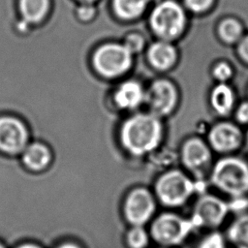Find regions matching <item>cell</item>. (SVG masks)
Instances as JSON below:
<instances>
[{
	"label": "cell",
	"mask_w": 248,
	"mask_h": 248,
	"mask_svg": "<svg viewBox=\"0 0 248 248\" xmlns=\"http://www.w3.org/2000/svg\"><path fill=\"white\" fill-rule=\"evenodd\" d=\"M49 0H18V9L23 18L30 22L41 20L49 9Z\"/></svg>",
	"instance_id": "2e32d148"
},
{
	"label": "cell",
	"mask_w": 248,
	"mask_h": 248,
	"mask_svg": "<svg viewBox=\"0 0 248 248\" xmlns=\"http://www.w3.org/2000/svg\"><path fill=\"white\" fill-rule=\"evenodd\" d=\"M154 208L149 193L143 189L133 191L126 202V214L130 222L136 225L144 223Z\"/></svg>",
	"instance_id": "30bf717a"
},
{
	"label": "cell",
	"mask_w": 248,
	"mask_h": 248,
	"mask_svg": "<svg viewBox=\"0 0 248 248\" xmlns=\"http://www.w3.org/2000/svg\"><path fill=\"white\" fill-rule=\"evenodd\" d=\"M232 70L227 64H220L214 70V76L220 80H226L231 77Z\"/></svg>",
	"instance_id": "d4e9b609"
},
{
	"label": "cell",
	"mask_w": 248,
	"mask_h": 248,
	"mask_svg": "<svg viewBox=\"0 0 248 248\" xmlns=\"http://www.w3.org/2000/svg\"><path fill=\"white\" fill-rule=\"evenodd\" d=\"M241 33V28L238 22L234 19H226L220 27L221 37L227 42H233L238 39Z\"/></svg>",
	"instance_id": "ffe728a7"
},
{
	"label": "cell",
	"mask_w": 248,
	"mask_h": 248,
	"mask_svg": "<svg viewBox=\"0 0 248 248\" xmlns=\"http://www.w3.org/2000/svg\"><path fill=\"white\" fill-rule=\"evenodd\" d=\"M78 16L82 19H88L93 16L94 9L92 7H89V6H83V7H80L78 9Z\"/></svg>",
	"instance_id": "4316f807"
},
{
	"label": "cell",
	"mask_w": 248,
	"mask_h": 248,
	"mask_svg": "<svg viewBox=\"0 0 248 248\" xmlns=\"http://www.w3.org/2000/svg\"><path fill=\"white\" fill-rule=\"evenodd\" d=\"M236 117L240 122H248V103H244L240 106Z\"/></svg>",
	"instance_id": "484cf974"
},
{
	"label": "cell",
	"mask_w": 248,
	"mask_h": 248,
	"mask_svg": "<svg viewBox=\"0 0 248 248\" xmlns=\"http://www.w3.org/2000/svg\"><path fill=\"white\" fill-rule=\"evenodd\" d=\"M158 196L167 204L182 203L193 191L192 182L179 171H170L163 175L156 186Z\"/></svg>",
	"instance_id": "5b68a950"
},
{
	"label": "cell",
	"mask_w": 248,
	"mask_h": 248,
	"mask_svg": "<svg viewBox=\"0 0 248 248\" xmlns=\"http://www.w3.org/2000/svg\"><path fill=\"white\" fill-rule=\"evenodd\" d=\"M200 248H224L223 237L217 232L211 233L203 239Z\"/></svg>",
	"instance_id": "7402d4cb"
},
{
	"label": "cell",
	"mask_w": 248,
	"mask_h": 248,
	"mask_svg": "<svg viewBox=\"0 0 248 248\" xmlns=\"http://www.w3.org/2000/svg\"><path fill=\"white\" fill-rule=\"evenodd\" d=\"M239 139V131L229 123H222L215 126L209 135L211 144L220 151H227L236 147Z\"/></svg>",
	"instance_id": "8fae6325"
},
{
	"label": "cell",
	"mask_w": 248,
	"mask_h": 248,
	"mask_svg": "<svg viewBox=\"0 0 248 248\" xmlns=\"http://www.w3.org/2000/svg\"><path fill=\"white\" fill-rule=\"evenodd\" d=\"M60 248H78V247L75 246V245H72V244H66V245L61 246Z\"/></svg>",
	"instance_id": "f1b7e54d"
},
{
	"label": "cell",
	"mask_w": 248,
	"mask_h": 248,
	"mask_svg": "<svg viewBox=\"0 0 248 248\" xmlns=\"http://www.w3.org/2000/svg\"><path fill=\"white\" fill-rule=\"evenodd\" d=\"M148 57L154 67L165 70L175 61V50L170 44L159 42L149 48Z\"/></svg>",
	"instance_id": "4fadbf2b"
},
{
	"label": "cell",
	"mask_w": 248,
	"mask_h": 248,
	"mask_svg": "<svg viewBox=\"0 0 248 248\" xmlns=\"http://www.w3.org/2000/svg\"><path fill=\"white\" fill-rule=\"evenodd\" d=\"M160 136V123L150 114H138L129 118L121 130L123 144L134 154H143L155 148Z\"/></svg>",
	"instance_id": "6da1fadb"
},
{
	"label": "cell",
	"mask_w": 248,
	"mask_h": 248,
	"mask_svg": "<svg viewBox=\"0 0 248 248\" xmlns=\"http://www.w3.org/2000/svg\"><path fill=\"white\" fill-rule=\"evenodd\" d=\"M229 237L237 248H248V215L232 223L229 229Z\"/></svg>",
	"instance_id": "d6986e66"
},
{
	"label": "cell",
	"mask_w": 248,
	"mask_h": 248,
	"mask_svg": "<svg viewBox=\"0 0 248 248\" xmlns=\"http://www.w3.org/2000/svg\"><path fill=\"white\" fill-rule=\"evenodd\" d=\"M27 140L25 126L16 118L0 117V151L14 154L23 149Z\"/></svg>",
	"instance_id": "52a82bcc"
},
{
	"label": "cell",
	"mask_w": 248,
	"mask_h": 248,
	"mask_svg": "<svg viewBox=\"0 0 248 248\" xmlns=\"http://www.w3.org/2000/svg\"><path fill=\"white\" fill-rule=\"evenodd\" d=\"M144 98L140 85L136 81L123 83L115 93V101L121 108H133L139 106Z\"/></svg>",
	"instance_id": "7c38bea8"
},
{
	"label": "cell",
	"mask_w": 248,
	"mask_h": 248,
	"mask_svg": "<svg viewBox=\"0 0 248 248\" xmlns=\"http://www.w3.org/2000/svg\"><path fill=\"white\" fill-rule=\"evenodd\" d=\"M185 16L183 9L173 0L161 2L153 10L150 22L153 30L160 37L172 39L183 29Z\"/></svg>",
	"instance_id": "3957f363"
},
{
	"label": "cell",
	"mask_w": 248,
	"mask_h": 248,
	"mask_svg": "<svg viewBox=\"0 0 248 248\" xmlns=\"http://www.w3.org/2000/svg\"><path fill=\"white\" fill-rule=\"evenodd\" d=\"M196 227L193 220H183L172 214L159 217L152 227L154 237L162 243L172 244L181 241Z\"/></svg>",
	"instance_id": "8992f818"
},
{
	"label": "cell",
	"mask_w": 248,
	"mask_h": 248,
	"mask_svg": "<svg viewBox=\"0 0 248 248\" xmlns=\"http://www.w3.org/2000/svg\"><path fill=\"white\" fill-rule=\"evenodd\" d=\"M22 159L28 168L32 170H42L49 163L50 153L45 145L34 143L25 149Z\"/></svg>",
	"instance_id": "9a60e30c"
},
{
	"label": "cell",
	"mask_w": 248,
	"mask_h": 248,
	"mask_svg": "<svg viewBox=\"0 0 248 248\" xmlns=\"http://www.w3.org/2000/svg\"><path fill=\"white\" fill-rule=\"evenodd\" d=\"M213 181L223 191L239 196L248 190V167L237 159L222 160L214 169Z\"/></svg>",
	"instance_id": "7a4b0ae2"
},
{
	"label": "cell",
	"mask_w": 248,
	"mask_h": 248,
	"mask_svg": "<svg viewBox=\"0 0 248 248\" xmlns=\"http://www.w3.org/2000/svg\"><path fill=\"white\" fill-rule=\"evenodd\" d=\"M214 0H184L187 8L195 13H201L207 10Z\"/></svg>",
	"instance_id": "603a6c76"
},
{
	"label": "cell",
	"mask_w": 248,
	"mask_h": 248,
	"mask_svg": "<svg viewBox=\"0 0 248 248\" xmlns=\"http://www.w3.org/2000/svg\"><path fill=\"white\" fill-rule=\"evenodd\" d=\"M96 70L106 77L123 74L131 64V51L122 45L108 44L101 46L94 54Z\"/></svg>",
	"instance_id": "277c9868"
},
{
	"label": "cell",
	"mask_w": 248,
	"mask_h": 248,
	"mask_svg": "<svg viewBox=\"0 0 248 248\" xmlns=\"http://www.w3.org/2000/svg\"><path fill=\"white\" fill-rule=\"evenodd\" d=\"M145 101L150 109L157 114L169 113L175 104V89L167 80L155 81L145 94Z\"/></svg>",
	"instance_id": "ba28073f"
},
{
	"label": "cell",
	"mask_w": 248,
	"mask_h": 248,
	"mask_svg": "<svg viewBox=\"0 0 248 248\" xmlns=\"http://www.w3.org/2000/svg\"><path fill=\"white\" fill-rule=\"evenodd\" d=\"M227 209V205L222 201L213 197H204L198 202L192 220L196 227L215 226L222 221Z\"/></svg>",
	"instance_id": "9c48e42d"
},
{
	"label": "cell",
	"mask_w": 248,
	"mask_h": 248,
	"mask_svg": "<svg viewBox=\"0 0 248 248\" xmlns=\"http://www.w3.org/2000/svg\"><path fill=\"white\" fill-rule=\"evenodd\" d=\"M19 248H39V247H36L34 245H23V246H21Z\"/></svg>",
	"instance_id": "f546056e"
},
{
	"label": "cell",
	"mask_w": 248,
	"mask_h": 248,
	"mask_svg": "<svg viewBox=\"0 0 248 248\" xmlns=\"http://www.w3.org/2000/svg\"><path fill=\"white\" fill-rule=\"evenodd\" d=\"M128 240L130 245L133 248H142L145 246L147 242V236L145 232L140 227H135L130 232L128 236Z\"/></svg>",
	"instance_id": "44dd1931"
},
{
	"label": "cell",
	"mask_w": 248,
	"mask_h": 248,
	"mask_svg": "<svg viewBox=\"0 0 248 248\" xmlns=\"http://www.w3.org/2000/svg\"><path fill=\"white\" fill-rule=\"evenodd\" d=\"M211 102L213 108L221 114H226L232 106L233 95L229 86L226 84H219L214 88L211 95Z\"/></svg>",
	"instance_id": "ac0fdd59"
},
{
	"label": "cell",
	"mask_w": 248,
	"mask_h": 248,
	"mask_svg": "<svg viewBox=\"0 0 248 248\" xmlns=\"http://www.w3.org/2000/svg\"><path fill=\"white\" fill-rule=\"evenodd\" d=\"M79 1H82V2H86V3H89V2H93L95 0H79Z\"/></svg>",
	"instance_id": "4dcf8cb0"
},
{
	"label": "cell",
	"mask_w": 248,
	"mask_h": 248,
	"mask_svg": "<svg viewBox=\"0 0 248 248\" xmlns=\"http://www.w3.org/2000/svg\"><path fill=\"white\" fill-rule=\"evenodd\" d=\"M142 38L139 35H131L127 38L125 46L132 52V51H138L142 46Z\"/></svg>",
	"instance_id": "cb8c5ba5"
},
{
	"label": "cell",
	"mask_w": 248,
	"mask_h": 248,
	"mask_svg": "<svg viewBox=\"0 0 248 248\" xmlns=\"http://www.w3.org/2000/svg\"><path fill=\"white\" fill-rule=\"evenodd\" d=\"M148 0H111L115 14L123 19H133L145 9Z\"/></svg>",
	"instance_id": "e0dca14e"
},
{
	"label": "cell",
	"mask_w": 248,
	"mask_h": 248,
	"mask_svg": "<svg viewBox=\"0 0 248 248\" xmlns=\"http://www.w3.org/2000/svg\"><path fill=\"white\" fill-rule=\"evenodd\" d=\"M182 157L189 168H197L205 163L209 157L206 146L200 140H191L183 147Z\"/></svg>",
	"instance_id": "5bb4252c"
},
{
	"label": "cell",
	"mask_w": 248,
	"mask_h": 248,
	"mask_svg": "<svg viewBox=\"0 0 248 248\" xmlns=\"http://www.w3.org/2000/svg\"><path fill=\"white\" fill-rule=\"evenodd\" d=\"M0 248H3V246H2V245H1V244H0Z\"/></svg>",
	"instance_id": "1f68e13d"
},
{
	"label": "cell",
	"mask_w": 248,
	"mask_h": 248,
	"mask_svg": "<svg viewBox=\"0 0 248 248\" xmlns=\"http://www.w3.org/2000/svg\"><path fill=\"white\" fill-rule=\"evenodd\" d=\"M239 52L241 56L248 61V37H246L239 46Z\"/></svg>",
	"instance_id": "83f0119b"
}]
</instances>
